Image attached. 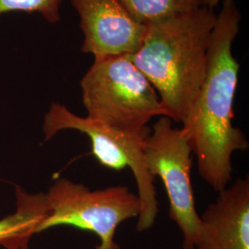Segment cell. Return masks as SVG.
I'll return each instance as SVG.
<instances>
[{
  "mask_svg": "<svg viewBox=\"0 0 249 249\" xmlns=\"http://www.w3.org/2000/svg\"><path fill=\"white\" fill-rule=\"evenodd\" d=\"M240 19L234 0H224L212 34L203 83L181 127L199 176L217 193L231 182L232 154L249 147L246 134L232 123L240 66L231 46Z\"/></svg>",
  "mask_w": 249,
  "mask_h": 249,
  "instance_id": "cell-1",
  "label": "cell"
},
{
  "mask_svg": "<svg viewBox=\"0 0 249 249\" xmlns=\"http://www.w3.org/2000/svg\"><path fill=\"white\" fill-rule=\"evenodd\" d=\"M216 20L213 9L200 7L151 24L140 48L128 54L174 122L186 120L203 83Z\"/></svg>",
  "mask_w": 249,
  "mask_h": 249,
  "instance_id": "cell-2",
  "label": "cell"
},
{
  "mask_svg": "<svg viewBox=\"0 0 249 249\" xmlns=\"http://www.w3.org/2000/svg\"><path fill=\"white\" fill-rule=\"evenodd\" d=\"M80 88L87 117L120 131L147 136L151 119L165 116L156 90L128 54L94 58Z\"/></svg>",
  "mask_w": 249,
  "mask_h": 249,
  "instance_id": "cell-3",
  "label": "cell"
},
{
  "mask_svg": "<svg viewBox=\"0 0 249 249\" xmlns=\"http://www.w3.org/2000/svg\"><path fill=\"white\" fill-rule=\"evenodd\" d=\"M45 196L49 212L36 232L73 226L97 235L100 243L94 249H121L115 241L117 226L141 213L138 195L121 185L90 190L68 178H59Z\"/></svg>",
  "mask_w": 249,
  "mask_h": 249,
  "instance_id": "cell-4",
  "label": "cell"
},
{
  "mask_svg": "<svg viewBox=\"0 0 249 249\" xmlns=\"http://www.w3.org/2000/svg\"><path fill=\"white\" fill-rule=\"evenodd\" d=\"M74 129L87 135L91 151L99 163L109 169L121 171L128 167L133 174L141 201L137 231L150 229L159 213V203L153 178L144 159V141L148 136L126 133L86 117L73 114L67 107L53 103L45 114L43 130L45 141L59 131Z\"/></svg>",
  "mask_w": 249,
  "mask_h": 249,
  "instance_id": "cell-5",
  "label": "cell"
},
{
  "mask_svg": "<svg viewBox=\"0 0 249 249\" xmlns=\"http://www.w3.org/2000/svg\"><path fill=\"white\" fill-rule=\"evenodd\" d=\"M144 159L151 178H160L169 199L170 218L183 232L184 249L195 248L200 229L191 184L192 151L181 128L160 116L144 141Z\"/></svg>",
  "mask_w": 249,
  "mask_h": 249,
  "instance_id": "cell-6",
  "label": "cell"
},
{
  "mask_svg": "<svg viewBox=\"0 0 249 249\" xmlns=\"http://www.w3.org/2000/svg\"><path fill=\"white\" fill-rule=\"evenodd\" d=\"M84 36L81 51L94 58L131 54L141 46L147 26L129 14L121 0H71Z\"/></svg>",
  "mask_w": 249,
  "mask_h": 249,
  "instance_id": "cell-7",
  "label": "cell"
},
{
  "mask_svg": "<svg viewBox=\"0 0 249 249\" xmlns=\"http://www.w3.org/2000/svg\"><path fill=\"white\" fill-rule=\"evenodd\" d=\"M195 248L249 249V179L237 178L218 192L200 216Z\"/></svg>",
  "mask_w": 249,
  "mask_h": 249,
  "instance_id": "cell-8",
  "label": "cell"
},
{
  "mask_svg": "<svg viewBox=\"0 0 249 249\" xmlns=\"http://www.w3.org/2000/svg\"><path fill=\"white\" fill-rule=\"evenodd\" d=\"M17 212L0 220V245L8 249L30 240L49 212L45 193L29 194L16 187Z\"/></svg>",
  "mask_w": 249,
  "mask_h": 249,
  "instance_id": "cell-9",
  "label": "cell"
},
{
  "mask_svg": "<svg viewBox=\"0 0 249 249\" xmlns=\"http://www.w3.org/2000/svg\"><path fill=\"white\" fill-rule=\"evenodd\" d=\"M129 14L149 26L202 7L201 0H121Z\"/></svg>",
  "mask_w": 249,
  "mask_h": 249,
  "instance_id": "cell-10",
  "label": "cell"
},
{
  "mask_svg": "<svg viewBox=\"0 0 249 249\" xmlns=\"http://www.w3.org/2000/svg\"><path fill=\"white\" fill-rule=\"evenodd\" d=\"M63 0H0V16L11 11L38 12L51 23L60 20Z\"/></svg>",
  "mask_w": 249,
  "mask_h": 249,
  "instance_id": "cell-11",
  "label": "cell"
},
{
  "mask_svg": "<svg viewBox=\"0 0 249 249\" xmlns=\"http://www.w3.org/2000/svg\"><path fill=\"white\" fill-rule=\"evenodd\" d=\"M220 1L221 0H201V3H202V7L214 10V8L218 6Z\"/></svg>",
  "mask_w": 249,
  "mask_h": 249,
  "instance_id": "cell-12",
  "label": "cell"
},
{
  "mask_svg": "<svg viewBox=\"0 0 249 249\" xmlns=\"http://www.w3.org/2000/svg\"><path fill=\"white\" fill-rule=\"evenodd\" d=\"M28 243H29V241H23L18 245H15L12 248H9V249H28Z\"/></svg>",
  "mask_w": 249,
  "mask_h": 249,
  "instance_id": "cell-13",
  "label": "cell"
},
{
  "mask_svg": "<svg viewBox=\"0 0 249 249\" xmlns=\"http://www.w3.org/2000/svg\"><path fill=\"white\" fill-rule=\"evenodd\" d=\"M197 249V248H194V249Z\"/></svg>",
  "mask_w": 249,
  "mask_h": 249,
  "instance_id": "cell-14",
  "label": "cell"
}]
</instances>
